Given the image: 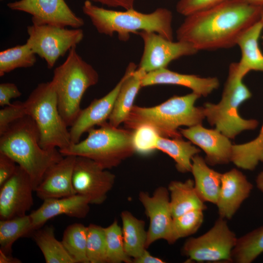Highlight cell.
I'll use <instances>...</instances> for the list:
<instances>
[{
    "mask_svg": "<svg viewBox=\"0 0 263 263\" xmlns=\"http://www.w3.org/2000/svg\"><path fill=\"white\" fill-rule=\"evenodd\" d=\"M263 6L246 0H231L186 16L176 30L178 40L198 51L230 48L240 36L260 21Z\"/></svg>",
    "mask_w": 263,
    "mask_h": 263,
    "instance_id": "6da1fadb",
    "label": "cell"
},
{
    "mask_svg": "<svg viewBox=\"0 0 263 263\" xmlns=\"http://www.w3.org/2000/svg\"><path fill=\"white\" fill-rule=\"evenodd\" d=\"M0 152L11 157L26 171L35 191L47 171L64 157L56 148L41 147L38 126L28 115L13 122L0 135Z\"/></svg>",
    "mask_w": 263,
    "mask_h": 263,
    "instance_id": "7a4b0ae2",
    "label": "cell"
},
{
    "mask_svg": "<svg viewBox=\"0 0 263 263\" xmlns=\"http://www.w3.org/2000/svg\"><path fill=\"white\" fill-rule=\"evenodd\" d=\"M82 9L99 34L113 37L116 33L120 41H127L131 34H137L141 31L155 32L173 40L172 14L167 8H158L149 13L134 8L116 11L86 0Z\"/></svg>",
    "mask_w": 263,
    "mask_h": 263,
    "instance_id": "3957f363",
    "label": "cell"
},
{
    "mask_svg": "<svg viewBox=\"0 0 263 263\" xmlns=\"http://www.w3.org/2000/svg\"><path fill=\"white\" fill-rule=\"evenodd\" d=\"M200 97L192 92L185 95H174L154 107L133 106L124 123L126 129L131 130L147 124L154 127L161 136L182 137L178 131L180 126L190 127L201 124L205 118L203 107L195 106Z\"/></svg>",
    "mask_w": 263,
    "mask_h": 263,
    "instance_id": "277c9868",
    "label": "cell"
},
{
    "mask_svg": "<svg viewBox=\"0 0 263 263\" xmlns=\"http://www.w3.org/2000/svg\"><path fill=\"white\" fill-rule=\"evenodd\" d=\"M99 75L72 48L64 61L56 67L51 81L55 89L59 113L68 126H71L81 109L80 103L86 90L96 84Z\"/></svg>",
    "mask_w": 263,
    "mask_h": 263,
    "instance_id": "5b68a950",
    "label": "cell"
},
{
    "mask_svg": "<svg viewBox=\"0 0 263 263\" xmlns=\"http://www.w3.org/2000/svg\"><path fill=\"white\" fill-rule=\"evenodd\" d=\"M99 126L90 130L84 140L59 150L60 153L64 156L89 158L107 169L118 166L135 153L132 130L115 127L107 122Z\"/></svg>",
    "mask_w": 263,
    "mask_h": 263,
    "instance_id": "8992f818",
    "label": "cell"
},
{
    "mask_svg": "<svg viewBox=\"0 0 263 263\" xmlns=\"http://www.w3.org/2000/svg\"><path fill=\"white\" fill-rule=\"evenodd\" d=\"M243 79L237 72L236 63H231L220 101L206 103L203 107L209 124L229 139H234L244 131L254 130L259 125L257 120L244 119L239 113L240 105L252 96Z\"/></svg>",
    "mask_w": 263,
    "mask_h": 263,
    "instance_id": "52a82bcc",
    "label": "cell"
},
{
    "mask_svg": "<svg viewBox=\"0 0 263 263\" xmlns=\"http://www.w3.org/2000/svg\"><path fill=\"white\" fill-rule=\"evenodd\" d=\"M27 115L36 122L40 134V145L46 150L69 147L68 127L61 117L56 95L51 81L38 84L24 102Z\"/></svg>",
    "mask_w": 263,
    "mask_h": 263,
    "instance_id": "ba28073f",
    "label": "cell"
},
{
    "mask_svg": "<svg viewBox=\"0 0 263 263\" xmlns=\"http://www.w3.org/2000/svg\"><path fill=\"white\" fill-rule=\"evenodd\" d=\"M237 240L226 219L219 217L206 233L188 238L182 253L188 260L196 262L231 263V252Z\"/></svg>",
    "mask_w": 263,
    "mask_h": 263,
    "instance_id": "9c48e42d",
    "label": "cell"
},
{
    "mask_svg": "<svg viewBox=\"0 0 263 263\" xmlns=\"http://www.w3.org/2000/svg\"><path fill=\"white\" fill-rule=\"evenodd\" d=\"M26 43L33 52L44 59L47 67L52 69L60 57L83 39L84 33L80 28L68 29L51 25H29Z\"/></svg>",
    "mask_w": 263,
    "mask_h": 263,
    "instance_id": "30bf717a",
    "label": "cell"
},
{
    "mask_svg": "<svg viewBox=\"0 0 263 263\" xmlns=\"http://www.w3.org/2000/svg\"><path fill=\"white\" fill-rule=\"evenodd\" d=\"M115 175L94 160L76 156L73 172V185L76 194L87 197L90 204L100 205L113 188Z\"/></svg>",
    "mask_w": 263,
    "mask_h": 263,
    "instance_id": "8fae6325",
    "label": "cell"
},
{
    "mask_svg": "<svg viewBox=\"0 0 263 263\" xmlns=\"http://www.w3.org/2000/svg\"><path fill=\"white\" fill-rule=\"evenodd\" d=\"M144 47L137 68L148 73L167 68L172 61L185 56L195 54L198 51L190 43L181 40L173 41L158 34L141 31Z\"/></svg>",
    "mask_w": 263,
    "mask_h": 263,
    "instance_id": "7c38bea8",
    "label": "cell"
},
{
    "mask_svg": "<svg viewBox=\"0 0 263 263\" xmlns=\"http://www.w3.org/2000/svg\"><path fill=\"white\" fill-rule=\"evenodd\" d=\"M7 7L13 11L32 16L35 25H51L80 28L84 20L77 16L65 0H19L9 2Z\"/></svg>",
    "mask_w": 263,
    "mask_h": 263,
    "instance_id": "4fadbf2b",
    "label": "cell"
},
{
    "mask_svg": "<svg viewBox=\"0 0 263 263\" xmlns=\"http://www.w3.org/2000/svg\"><path fill=\"white\" fill-rule=\"evenodd\" d=\"M138 196L149 219L146 248L158 240L163 239L168 242L173 220L168 188L159 187L151 195L147 192L141 191Z\"/></svg>",
    "mask_w": 263,
    "mask_h": 263,
    "instance_id": "5bb4252c",
    "label": "cell"
},
{
    "mask_svg": "<svg viewBox=\"0 0 263 263\" xmlns=\"http://www.w3.org/2000/svg\"><path fill=\"white\" fill-rule=\"evenodd\" d=\"M33 191L29 176L18 165L12 176L0 186V220L26 215L34 204Z\"/></svg>",
    "mask_w": 263,
    "mask_h": 263,
    "instance_id": "9a60e30c",
    "label": "cell"
},
{
    "mask_svg": "<svg viewBox=\"0 0 263 263\" xmlns=\"http://www.w3.org/2000/svg\"><path fill=\"white\" fill-rule=\"evenodd\" d=\"M179 132L205 152V160L208 165L225 164L231 162L233 144L228 137L215 128L207 129L201 124L180 129Z\"/></svg>",
    "mask_w": 263,
    "mask_h": 263,
    "instance_id": "2e32d148",
    "label": "cell"
},
{
    "mask_svg": "<svg viewBox=\"0 0 263 263\" xmlns=\"http://www.w3.org/2000/svg\"><path fill=\"white\" fill-rule=\"evenodd\" d=\"M124 77L107 94L99 99H94L86 108L81 109L69 130L72 144L80 141L82 134L106 122L113 111Z\"/></svg>",
    "mask_w": 263,
    "mask_h": 263,
    "instance_id": "e0dca14e",
    "label": "cell"
},
{
    "mask_svg": "<svg viewBox=\"0 0 263 263\" xmlns=\"http://www.w3.org/2000/svg\"><path fill=\"white\" fill-rule=\"evenodd\" d=\"M253 185L236 169L222 173V183L216 203L219 217L230 219L249 196Z\"/></svg>",
    "mask_w": 263,
    "mask_h": 263,
    "instance_id": "ac0fdd59",
    "label": "cell"
},
{
    "mask_svg": "<svg viewBox=\"0 0 263 263\" xmlns=\"http://www.w3.org/2000/svg\"><path fill=\"white\" fill-rule=\"evenodd\" d=\"M76 156L67 155L52 166L35 189L37 196L44 200L76 194L73 185V172Z\"/></svg>",
    "mask_w": 263,
    "mask_h": 263,
    "instance_id": "d6986e66",
    "label": "cell"
},
{
    "mask_svg": "<svg viewBox=\"0 0 263 263\" xmlns=\"http://www.w3.org/2000/svg\"><path fill=\"white\" fill-rule=\"evenodd\" d=\"M90 204L89 199L82 195H75L43 200L42 205L30 214L35 230L41 227L49 220L64 214L83 219L86 217Z\"/></svg>",
    "mask_w": 263,
    "mask_h": 263,
    "instance_id": "ffe728a7",
    "label": "cell"
},
{
    "mask_svg": "<svg viewBox=\"0 0 263 263\" xmlns=\"http://www.w3.org/2000/svg\"><path fill=\"white\" fill-rule=\"evenodd\" d=\"M161 84L184 86L200 96L206 97L219 88L220 82L216 77H202L194 75L182 74L167 68L146 73L141 81L142 87Z\"/></svg>",
    "mask_w": 263,
    "mask_h": 263,
    "instance_id": "44dd1931",
    "label": "cell"
},
{
    "mask_svg": "<svg viewBox=\"0 0 263 263\" xmlns=\"http://www.w3.org/2000/svg\"><path fill=\"white\" fill-rule=\"evenodd\" d=\"M146 73L138 69L133 62L129 64L123 76V81L108 119V122L111 125L118 127L128 117L136 95L142 87V79Z\"/></svg>",
    "mask_w": 263,
    "mask_h": 263,
    "instance_id": "7402d4cb",
    "label": "cell"
},
{
    "mask_svg": "<svg viewBox=\"0 0 263 263\" xmlns=\"http://www.w3.org/2000/svg\"><path fill=\"white\" fill-rule=\"evenodd\" d=\"M263 30V24L260 20L244 32L237 41L241 57L236 63L237 70L243 78L251 71L263 72V53L259 44Z\"/></svg>",
    "mask_w": 263,
    "mask_h": 263,
    "instance_id": "603a6c76",
    "label": "cell"
},
{
    "mask_svg": "<svg viewBox=\"0 0 263 263\" xmlns=\"http://www.w3.org/2000/svg\"><path fill=\"white\" fill-rule=\"evenodd\" d=\"M191 172L196 191L204 202L216 204L219 195L222 173L208 166L205 159L195 155L192 158Z\"/></svg>",
    "mask_w": 263,
    "mask_h": 263,
    "instance_id": "cb8c5ba5",
    "label": "cell"
},
{
    "mask_svg": "<svg viewBox=\"0 0 263 263\" xmlns=\"http://www.w3.org/2000/svg\"><path fill=\"white\" fill-rule=\"evenodd\" d=\"M169 202L173 218L188 211L201 209L207 206L197 194L194 180L188 179L184 182L172 181L169 185Z\"/></svg>",
    "mask_w": 263,
    "mask_h": 263,
    "instance_id": "d4e9b609",
    "label": "cell"
},
{
    "mask_svg": "<svg viewBox=\"0 0 263 263\" xmlns=\"http://www.w3.org/2000/svg\"><path fill=\"white\" fill-rule=\"evenodd\" d=\"M125 251L132 259L139 257L145 249L147 231L143 220L139 219L128 210L121 213Z\"/></svg>",
    "mask_w": 263,
    "mask_h": 263,
    "instance_id": "484cf974",
    "label": "cell"
},
{
    "mask_svg": "<svg viewBox=\"0 0 263 263\" xmlns=\"http://www.w3.org/2000/svg\"><path fill=\"white\" fill-rule=\"evenodd\" d=\"M156 149L172 158L177 170L181 173L191 172L192 158L200 152V150L190 141H186L182 137L169 138L160 136Z\"/></svg>",
    "mask_w": 263,
    "mask_h": 263,
    "instance_id": "4316f807",
    "label": "cell"
},
{
    "mask_svg": "<svg viewBox=\"0 0 263 263\" xmlns=\"http://www.w3.org/2000/svg\"><path fill=\"white\" fill-rule=\"evenodd\" d=\"M53 226H46L34 231L33 237L46 263H76L69 254L61 241L55 236Z\"/></svg>",
    "mask_w": 263,
    "mask_h": 263,
    "instance_id": "83f0119b",
    "label": "cell"
},
{
    "mask_svg": "<svg viewBox=\"0 0 263 263\" xmlns=\"http://www.w3.org/2000/svg\"><path fill=\"white\" fill-rule=\"evenodd\" d=\"M35 230L30 214L0 220V250L6 254H11L14 243Z\"/></svg>",
    "mask_w": 263,
    "mask_h": 263,
    "instance_id": "f1b7e54d",
    "label": "cell"
},
{
    "mask_svg": "<svg viewBox=\"0 0 263 263\" xmlns=\"http://www.w3.org/2000/svg\"><path fill=\"white\" fill-rule=\"evenodd\" d=\"M232 162L243 169L253 170L263 162V122L258 136L253 140L241 144H233Z\"/></svg>",
    "mask_w": 263,
    "mask_h": 263,
    "instance_id": "f546056e",
    "label": "cell"
},
{
    "mask_svg": "<svg viewBox=\"0 0 263 263\" xmlns=\"http://www.w3.org/2000/svg\"><path fill=\"white\" fill-rule=\"evenodd\" d=\"M263 253V226L237 238L231 263H250Z\"/></svg>",
    "mask_w": 263,
    "mask_h": 263,
    "instance_id": "4dcf8cb0",
    "label": "cell"
},
{
    "mask_svg": "<svg viewBox=\"0 0 263 263\" xmlns=\"http://www.w3.org/2000/svg\"><path fill=\"white\" fill-rule=\"evenodd\" d=\"M36 54L26 42L0 52V76L18 68H30L37 61Z\"/></svg>",
    "mask_w": 263,
    "mask_h": 263,
    "instance_id": "1f68e13d",
    "label": "cell"
},
{
    "mask_svg": "<svg viewBox=\"0 0 263 263\" xmlns=\"http://www.w3.org/2000/svg\"><path fill=\"white\" fill-rule=\"evenodd\" d=\"M87 226L80 223L68 225L61 242L76 263H89L87 256Z\"/></svg>",
    "mask_w": 263,
    "mask_h": 263,
    "instance_id": "d6a6232c",
    "label": "cell"
},
{
    "mask_svg": "<svg viewBox=\"0 0 263 263\" xmlns=\"http://www.w3.org/2000/svg\"><path fill=\"white\" fill-rule=\"evenodd\" d=\"M204 210H193L173 218L171 233L168 241L173 244L178 240L195 233L204 221Z\"/></svg>",
    "mask_w": 263,
    "mask_h": 263,
    "instance_id": "836d02e7",
    "label": "cell"
},
{
    "mask_svg": "<svg viewBox=\"0 0 263 263\" xmlns=\"http://www.w3.org/2000/svg\"><path fill=\"white\" fill-rule=\"evenodd\" d=\"M106 241V263H132L124 249L122 230L115 220L112 224L104 227Z\"/></svg>",
    "mask_w": 263,
    "mask_h": 263,
    "instance_id": "e575fe53",
    "label": "cell"
},
{
    "mask_svg": "<svg viewBox=\"0 0 263 263\" xmlns=\"http://www.w3.org/2000/svg\"><path fill=\"white\" fill-rule=\"evenodd\" d=\"M87 256L89 263H106L104 227L91 224L87 226Z\"/></svg>",
    "mask_w": 263,
    "mask_h": 263,
    "instance_id": "d590c367",
    "label": "cell"
},
{
    "mask_svg": "<svg viewBox=\"0 0 263 263\" xmlns=\"http://www.w3.org/2000/svg\"><path fill=\"white\" fill-rule=\"evenodd\" d=\"M132 131V142L135 152L147 155L157 150V144L161 136L154 127L143 124Z\"/></svg>",
    "mask_w": 263,
    "mask_h": 263,
    "instance_id": "8d00e7d4",
    "label": "cell"
},
{
    "mask_svg": "<svg viewBox=\"0 0 263 263\" xmlns=\"http://www.w3.org/2000/svg\"><path fill=\"white\" fill-rule=\"evenodd\" d=\"M24 102L16 101L0 110V135L16 120L26 115Z\"/></svg>",
    "mask_w": 263,
    "mask_h": 263,
    "instance_id": "74e56055",
    "label": "cell"
},
{
    "mask_svg": "<svg viewBox=\"0 0 263 263\" xmlns=\"http://www.w3.org/2000/svg\"><path fill=\"white\" fill-rule=\"evenodd\" d=\"M229 0H179L176 9L178 13L186 17Z\"/></svg>",
    "mask_w": 263,
    "mask_h": 263,
    "instance_id": "f35d334b",
    "label": "cell"
},
{
    "mask_svg": "<svg viewBox=\"0 0 263 263\" xmlns=\"http://www.w3.org/2000/svg\"><path fill=\"white\" fill-rule=\"evenodd\" d=\"M16 164L11 157L0 152V186L14 174L17 167Z\"/></svg>",
    "mask_w": 263,
    "mask_h": 263,
    "instance_id": "ab89813d",
    "label": "cell"
},
{
    "mask_svg": "<svg viewBox=\"0 0 263 263\" xmlns=\"http://www.w3.org/2000/svg\"><path fill=\"white\" fill-rule=\"evenodd\" d=\"M21 93L16 84L13 83H2L0 84V105L6 106L11 103L12 98L19 97Z\"/></svg>",
    "mask_w": 263,
    "mask_h": 263,
    "instance_id": "60d3db41",
    "label": "cell"
},
{
    "mask_svg": "<svg viewBox=\"0 0 263 263\" xmlns=\"http://www.w3.org/2000/svg\"><path fill=\"white\" fill-rule=\"evenodd\" d=\"M92 2L100 3L109 7H120L124 10L134 8L136 0H88Z\"/></svg>",
    "mask_w": 263,
    "mask_h": 263,
    "instance_id": "b9f144b4",
    "label": "cell"
},
{
    "mask_svg": "<svg viewBox=\"0 0 263 263\" xmlns=\"http://www.w3.org/2000/svg\"><path fill=\"white\" fill-rule=\"evenodd\" d=\"M134 263H164L161 259L152 256L146 249L138 257L132 259Z\"/></svg>",
    "mask_w": 263,
    "mask_h": 263,
    "instance_id": "7bdbcfd3",
    "label": "cell"
},
{
    "mask_svg": "<svg viewBox=\"0 0 263 263\" xmlns=\"http://www.w3.org/2000/svg\"><path fill=\"white\" fill-rule=\"evenodd\" d=\"M19 259L13 257L11 254H6L0 250V263H20Z\"/></svg>",
    "mask_w": 263,
    "mask_h": 263,
    "instance_id": "ee69618b",
    "label": "cell"
},
{
    "mask_svg": "<svg viewBox=\"0 0 263 263\" xmlns=\"http://www.w3.org/2000/svg\"><path fill=\"white\" fill-rule=\"evenodd\" d=\"M257 188L263 193V170L257 175L256 179Z\"/></svg>",
    "mask_w": 263,
    "mask_h": 263,
    "instance_id": "f6af8a7d",
    "label": "cell"
},
{
    "mask_svg": "<svg viewBox=\"0 0 263 263\" xmlns=\"http://www.w3.org/2000/svg\"><path fill=\"white\" fill-rule=\"evenodd\" d=\"M248 2L257 6H263V0H246Z\"/></svg>",
    "mask_w": 263,
    "mask_h": 263,
    "instance_id": "bcb514c9",
    "label": "cell"
},
{
    "mask_svg": "<svg viewBox=\"0 0 263 263\" xmlns=\"http://www.w3.org/2000/svg\"><path fill=\"white\" fill-rule=\"evenodd\" d=\"M261 20L262 21V23L263 24V12L262 15Z\"/></svg>",
    "mask_w": 263,
    "mask_h": 263,
    "instance_id": "7dc6e473",
    "label": "cell"
}]
</instances>
